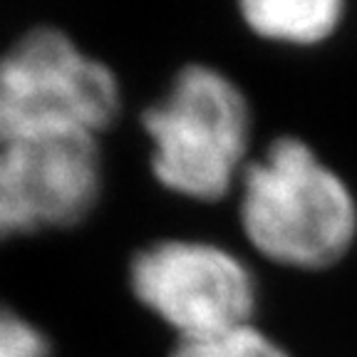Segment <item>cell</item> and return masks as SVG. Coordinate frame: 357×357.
<instances>
[{
	"instance_id": "cell-4",
	"label": "cell",
	"mask_w": 357,
	"mask_h": 357,
	"mask_svg": "<svg viewBox=\"0 0 357 357\" xmlns=\"http://www.w3.org/2000/svg\"><path fill=\"white\" fill-rule=\"evenodd\" d=\"M129 288L176 342L256 323V273L243 256L218 241L194 236L151 241L129 263Z\"/></svg>"
},
{
	"instance_id": "cell-5",
	"label": "cell",
	"mask_w": 357,
	"mask_h": 357,
	"mask_svg": "<svg viewBox=\"0 0 357 357\" xmlns=\"http://www.w3.org/2000/svg\"><path fill=\"white\" fill-rule=\"evenodd\" d=\"M100 194L97 137L62 134L0 144V241L75 226L92 213Z\"/></svg>"
},
{
	"instance_id": "cell-3",
	"label": "cell",
	"mask_w": 357,
	"mask_h": 357,
	"mask_svg": "<svg viewBox=\"0 0 357 357\" xmlns=\"http://www.w3.org/2000/svg\"><path fill=\"white\" fill-rule=\"evenodd\" d=\"M122 109L117 75L60 28H33L0 55V144L97 137Z\"/></svg>"
},
{
	"instance_id": "cell-7",
	"label": "cell",
	"mask_w": 357,
	"mask_h": 357,
	"mask_svg": "<svg viewBox=\"0 0 357 357\" xmlns=\"http://www.w3.org/2000/svg\"><path fill=\"white\" fill-rule=\"evenodd\" d=\"M172 357H290V352L256 323L199 340L176 342Z\"/></svg>"
},
{
	"instance_id": "cell-1",
	"label": "cell",
	"mask_w": 357,
	"mask_h": 357,
	"mask_svg": "<svg viewBox=\"0 0 357 357\" xmlns=\"http://www.w3.org/2000/svg\"><path fill=\"white\" fill-rule=\"evenodd\" d=\"M236 199L245 243L273 266L323 271L357 241L350 184L301 137H278L253 156Z\"/></svg>"
},
{
	"instance_id": "cell-8",
	"label": "cell",
	"mask_w": 357,
	"mask_h": 357,
	"mask_svg": "<svg viewBox=\"0 0 357 357\" xmlns=\"http://www.w3.org/2000/svg\"><path fill=\"white\" fill-rule=\"evenodd\" d=\"M0 357H50V345L33 323L0 307Z\"/></svg>"
},
{
	"instance_id": "cell-2",
	"label": "cell",
	"mask_w": 357,
	"mask_h": 357,
	"mask_svg": "<svg viewBox=\"0 0 357 357\" xmlns=\"http://www.w3.org/2000/svg\"><path fill=\"white\" fill-rule=\"evenodd\" d=\"M142 129L156 184L199 204L236 194L256 156L251 102L231 75L206 62L174 75L162 100L144 109Z\"/></svg>"
},
{
	"instance_id": "cell-6",
	"label": "cell",
	"mask_w": 357,
	"mask_h": 357,
	"mask_svg": "<svg viewBox=\"0 0 357 357\" xmlns=\"http://www.w3.org/2000/svg\"><path fill=\"white\" fill-rule=\"evenodd\" d=\"M245 28L285 47H318L337 35L347 0H236Z\"/></svg>"
}]
</instances>
